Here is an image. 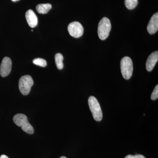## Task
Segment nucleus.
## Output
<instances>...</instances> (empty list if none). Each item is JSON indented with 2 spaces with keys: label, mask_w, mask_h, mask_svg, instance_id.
I'll return each mask as SVG.
<instances>
[{
  "label": "nucleus",
  "mask_w": 158,
  "mask_h": 158,
  "mask_svg": "<svg viewBox=\"0 0 158 158\" xmlns=\"http://www.w3.org/2000/svg\"><path fill=\"white\" fill-rule=\"evenodd\" d=\"M158 61V51L153 52L148 56L146 63V68L148 71L153 70Z\"/></svg>",
  "instance_id": "nucleus-9"
},
{
  "label": "nucleus",
  "mask_w": 158,
  "mask_h": 158,
  "mask_svg": "<svg viewBox=\"0 0 158 158\" xmlns=\"http://www.w3.org/2000/svg\"><path fill=\"white\" fill-rule=\"evenodd\" d=\"M0 158H9L7 156L5 155H2L0 156Z\"/></svg>",
  "instance_id": "nucleus-17"
},
{
  "label": "nucleus",
  "mask_w": 158,
  "mask_h": 158,
  "mask_svg": "<svg viewBox=\"0 0 158 158\" xmlns=\"http://www.w3.org/2000/svg\"><path fill=\"white\" fill-rule=\"evenodd\" d=\"M26 19L29 26L31 28H34L37 26L38 19L37 15L31 9L28 10L25 15Z\"/></svg>",
  "instance_id": "nucleus-10"
},
{
  "label": "nucleus",
  "mask_w": 158,
  "mask_h": 158,
  "mask_svg": "<svg viewBox=\"0 0 158 158\" xmlns=\"http://www.w3.org/2000/svg\"><path fill=\"white\" fill-rule=\"evenodd\" d=\"M11 1H12V2H16V1H19V0H11Z\"/></svg>",
  "instance_id": "nucleus-18"
},
{
  "label": "nucleus",
  "mask_w": 158,
  "mask_h": 158,
  "mask_svg": "<svg viewBox=\"0 0 158 158\" xmlns=\"http://www.w3.org/2000/svg\"><path fill=\"white\" fill-rule=\"evenodd\" d=\"M88 105L94 118L97 121H101L102 112L98 101L94 97L90 96L88 99Z\"/></svg>",
  "instance_id": "nucleus-3"
},
{
  "label": "nucleus",
  "mask_w": 158,
  "mask_h": 158,
  "mask_svg": "<svg viewBox=\"0 0 158 158\" xmlns=\"http://www.w3.org/2000/svg\"><path fill=\"white\" fill-rule=\"evenodd\" d=\"M13 120L14 123L18 126L21 127L24 131L30 135L34 134V128L29 123L27 117L24 114L21 113L16 114L13 117Z\"/></svg>",
  "instance_id": "nucleus-1"
},
{
  "label": "nucleus",
  "mask_w": 158,
  "mask_h": 158,
  "mask_svg": "<svg viewBox=\"0 0 158 158\" xmlns=\"http://www.w3.org/2000/svg\"><path fill=\"white\" fill-rule=\"evenodd\" d=\"M69 33L71 36L75 38L81 37L84 33V28L78 22H73L70 23L68 27Z\"/></svg>",
  "instance_id": "nucleus-6"
},
{
  "label": "nucleus",
  "mask_w": 158,
  "mask_h": 158,
  "mask_svg": "<svg viewBox=\"0 0 158 158\" xmlns=\"http://www.w3.org/2000/svg\"><path fill=\"white\" fill-rule=\"evenodd\" d=\"M12 62L9 57H6L3 59L0 65V75L2 77H7L11 72Z\"/></svg>",
  "instance_id": "nucleus-7"
},
{
  "label": "nucleus",
  "mask_w": 158,
  "mask_h": 158,
  "mask_svg": "<svg viewBox=\"0 0 158 158\" xmlns=\"http://www.w3.org/2000/svg\"><path fill=\"white\" fill-rule=\"evenodd\" d=\"M52 8V5L49 3L41 4L37 5L36 7V10L38 13L44 14L47 13L51 10Z\"/></svg>",
  "instance_id": "nucleus-11"
},
{
  "label": "nucleus",
  "mask_w": 158,
  "mask_h": 158,
  "mask_svg": "<svg viewBox=\"0 0 158 158\" xmlns=\"http://www.w3.org/2000/svg\"><path fill=\"white\" fill-rule=\"evenodd\" d=\"M151 99L152 100H156L158 98V85L156 86L155 88L154 89L151 97Z\"/></svg>",
  "instance_id": "nucleus-15"
},
{
  "label": "nucleus",
  "mask_w": 158,
  "mask_h": 158,
  "mask_svg": "<svg viewBox=\"0 0 158 158\" xmlns=\"http://www.w3.org/2000/svg\"><path fill=\"white\" fill-rule=\"evenodd\" d=\"M125 158H146L144 156L141 155H129L126 156Z\"/></svg>",
  "instance_id": "nucleus-16"
},
{
  "label": "nucleus",
  "mask_w": 158,
  "mask_h": 158,
  "mask_svg": "<svg viewBox=\"0 0 158 158\" xmlns=\"http://www.w3.org/2000/svg\"><path fill=\"white\" fill-rule=\"evenodd\" d=\"M33 62L35 65L41 66V67H44L47 65L46 61L45 59L42 58H37L34 59Z\"/></svg>",
  "instance_id": "nucleus-14"
},
{
  "label": "nucleus",
  "mask_w": 158,
  "mask_h": 158,
  "mask_svg": "<svg viewBox=\"0 0 158 158\" xmlns=\"http://www.w3.org/2000/svg\"><path fill=\"white\" fill-rule=\"evenodd\" d=\"M59 158H66V157H65V156H62V157H61Z\"/></svg>",
  "instance_id": "nucleus-19"
},
{
  "label": "nucleus",
  "mask_w": 158,
  "mask_h": 158,
  "mask_svg": "<svg viewBox=\"0 0 158 158\" xmlns=\"http://www.w3.org/2000/svg\"><path fill=\"white\" fill-rule=\"evenodd\" d=\"M111 30V24L110 19L103 17L98 23V37L102 40H105L109 37Z\"/></svg>",
  "instance_id": "nucleus-2"
},
{
  "label": "nucleus",
  "mask_w": 158,
  "mask_h": 158,
  "mask_svg": "<svg viewBox=\"0 0 158 158\" xmlns=\"http://www.w3.org/2000/svg\"><path fill=\"white\" fill-rule=\"evenodd\" d=\"M33 85L34 81L31 76L25 75L22 77L19 83V87L21 93L23 95H28Z\"/></svg>",
  "instance_id": "nucleus-5"
},
{
  "label": "nucleus",
  "mask_w": 158,
  "mask_h": 158,
  "mask_svg": "<svg viewBox=\"0 0 158 158\" xmlns=\"http://www.w3.org/2000/svg\"><path fill=\"white\" fill-rule=\"evenodd\" d=\"M63 59L64 58L62 54L57 53L55 56V62H56L57 68L59 69H62L64 67L63 63Z\"/></svg>",
  "instance_id": "nucleus-12"
},
{
  "label": "nucleus",
  "mask_w": 158,
  "mask_h": 158,
  "mask_svg": "<svg viewBox=\"0 0 158 158\" xmlns=\"http://www.w3.org/2000/svg\"><path fill=\"white\" fill-rule=\"evenodd\" d=\"M158 30V13L156 12L153 15L150 20L147 26V31L149 34H153Z\"/></svg>",
  "instance_id": "nucleus-8"
},
{
  "label": "nucleus",
  "mask_w": 158,
  "mask_h": 158,
  "mask_svg": "<svg viewBox=\"0 0 158 158\" xmlns=\"http://www.w3.org/2000/svg\"><path fill=\"white\" fill-rule=\"evenodd\" d=\"M138 4V0H125V5L130 10L135 9Z\"/></svg>",
  "instance_id": "nucleus-13"
},
{
  "label": "nucleus",
  "mask_w": 158,
  "mask_h": 158,
  "mask_svg": "<svg viewBox=\"0 0 158 158\" xmlns=\"http://www.w3.org/2000/svg\"><path fill=\"white\" fill-rule=\"evenodd\" d=\"M120 68L123 78L126 80L131 78L133 74V65L132 61L130 57H124L121 59Z\"/></svg>",
  "instance_id": "nucleus-4"
}]
</instances>
